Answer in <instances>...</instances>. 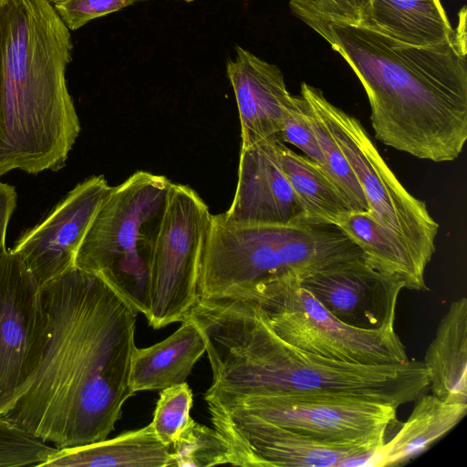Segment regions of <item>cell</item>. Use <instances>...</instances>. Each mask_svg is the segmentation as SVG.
I'll return each instance as SVG.
<instances>
[{"label": "cell", "instance_id": "18", "mask_svg": "<svg viewBox=\"0 0 467 467\" xmlns=\"http://www.w3.org/2000/svg\"><path fill=\"white\" fill-rule=\"evenodd\" d=\"M431 393L467 403V299L453 301L440 320L424 357Z\"/></svg>", "mask_w": 467, "mask_h": 467}, {"label": "cell", "instance_id": "10", "mask_svg": "<svg viewBox=\"0 0 467 467\" xmlns=\"http://www.w3.org/2000/svg\"><path fill=\"white\" fill-rule=\"evenodd\" d=\"M206 403L333 442L385 440L388 431L398 423V408L348 396L253 395Z\"/></svg>", "mask_w": 467, "mask_h": 467}, {"label": "cell", "instance_id": "25", "mask_svg": "<svg viewBox=\"0 0 467 467\" xmlns=\"http://www.w3.org/2000/svg\"><path fill=\"white\" fill-rule=\"evenodd\" d=\"M306 104L325 159V167L322 170L347 199L352 212L369 213L364 192L343 152L320 117L306 101Z\"/></svg>", "mask_w": 467, "mask_h": 467}, {"label": "cell", "instance_id": "16", "mask_svg": "<svg viewBox=\"0 0 467 467\" xmlns=\"http://www.w3.org/2000/svg\"><path fill=\"white\" fill-rule=\"evenodd\" d=\"M226 71L239 112L241 150L279 136L295 99L286 88L281 70L236 47V56L228 60Z\"/></svg>", "mask_w": 467, "mask_h": 467}, {"label": "cell", "instance_id": "1", "mask_svg": "<svg viewBox=\"0 0 467 467\" xmlns=\"http://www.w3.org/2000/svg\"><path fill=\"white\" fill-rule=\"evenodd\" d=\"M46 343L2 415L58 449L103 441L130 385L138 311L99 276L73 266L41 286Z\"/></svg>", "mask_w": 467, "mask_h": 467}, {"label": "cell", "instance_id": "5", "mask_svg": "<svg viewBox=\"0 0 467 467\" xmlns=\"http://www.w3.org/2000/svg\"><path fill=\"white\" fill-rule=\"evenodd\" d=\"M362 255L358 246L334 224L236 226L225 223L221 214L212 215L197 295L223 297L285 274L302 278Z\"/></svg>", "mask_w": 467, "mask_h": 467}, {"label": "cell", "instance_id": "23", "mask_svg": "<svg viewBox=\"0 0 467 467\" xmlns=\"http://www.w3.org/2000/svg\"><path fill=\"white\" fill-rule=\"evenodd\" d=\"M283 171L305 213L306 223L337 225L352 210L335 183L322 168L280 140Z\"/></svg>", "mask_w": 467, "mask_h": 467}, {"label": "cell", "instance_id": "4", "mask_svg": "<svg viewBox=\"0 0 467 467\" xmlns=\"http://www.w3.org/2000/svg\"><path fill=\"white\" fill-rule=\"evenodd\" d=\"M72 51L50 0H0V176L66 165L81 130L66 80Z\"/></svg>", "mask_w": 467, "mask_h": 467}, {"label": "cell", "instance_id": "31", "mask_svg": "<svg viewBox=\"0 0 467 467\" xmlns=\"http://www.w3.org/2000/svg\"><path fill=\"white\" fill-rule=\"evenodd\" d=\"M16 188L0 182V257L7 251L5 234L9 220L16 206Z\"/></svg>", "mask_w": 467, "mask_h": 467}, {"label": "cell", "instance_id": "24", "mask_svg": "<svg viewBox=\"0 0 467 467\" xmlns=\"http://www.w3.org/2000/svg\"><path fill=\"white\" fill-rule=\"evenodd\" d=\"M171 467H208L231 463L228 444L214 428L192 418L169 446Z\"/></svg>", "mask_w": 467, "mask_h": 467}, {"label": "cell", "instance_id": "19", "mask_svg": "<svg viewBox=\"0 0 467 467\" xmlns=\"http://www.w3.org/2000/svg\"><path fill=\"white\" fill-rule=\"evenodd\" d=\"M169 446L155 435L150 424L113 439L57 449L41 467H171Z\"/></svg>", "mask_w": 467, "mask_h": 467}, {"label": "cell", "instance_id": "12", "mask_svg": "<svg viewBox=\"0 0 467 467\" xmlns=\"http://www.w3.org/2000/svg\"><path fill=\"white\" fill-rule=\"evenodd\" d=\"M41 286L20 256L0 257V416L34 374L46 343Z\"/></svg>", "mask_w": 467, "mask_h": 467}, {"label": "cell", "instance_id": "32", "mask_svg": "<svg viewBox=\"0 0 467 467\" xmlns=\"http://www.w3.org/2000/svg\"><path fill=\"white\" fill-rule=\"evenodd\" d=\"M453 41L459 52L466 57V8L463 7L459 13L458 26L453 31Z\"/></svg>", "mask_w": 467, "mask_h": 467}, {"label": "cell", "instance_id": "9", "mask_svg": "<svg viewBox=\"0 0 467 467\" xmlns=\"http://www.w3.org/2000/svg\"><path fill=\"white\" fill-rule=\"evenodd\" d=\"M212 215L193 189L172 182L150 267L146 318L153 328L182 322L194 306Z\"/></svg>", "mask_w": 467, "mask_h": 467}, {"label": "cell", "instance_id": "7", "mask_svg": "<svg viewBox=\"0 0 467 467\" xmlns=\"http://www.w3.org/2000/svg\"><path fill=\"white\" fill-rule=\"evenodd\" d=\"M223 297L255 305L272 330L289 345L327 358L382 366L407 362L394 328L359 329L330 314L293 274H285Z\"/></svg>", "mask_w": 467, "mask_h": 467}, {"label": "cell", "instance_id": "26", "mask_svg": "<svg viewBox=\"0 0 467 467\" xmlns=\"http://www.w3.org/2000/svg\"><path fill=\"white\" fill-rule=\"evenodd\" d=\"M193 395L184 382L161 389L150 424L157 438L170 446L191 420Z\"/></svg>", "mask_w": 467, "mask_h": 467}, {"label": "cell", "instance_id": "14", "mask_svg": "<svg viewBox=\"0 0 467 467\" xmlns=\"http://www.w3.org/2000/svg\"><path fill=\"white\" fill-rule=\"evenodd\" d=\"M110 189L103 175L84 180L16 242L11 251L20 256L40 286L74 266L80 244Z\"/></svg>", "mask_w": 467, "mask_h": 467}, {"label": "cell", "instance_id": "22", "mask_svg": "<svg viewBox=\"0 0 467 467\" xmlns=\"http://www.w3.org/2000/svg\"><path fill=\"white\" fill-rule=\"evenodd\" d=\"M337 226L358 246L364 259L375 269L400 278L405 288L427 291L422 269L407 247L369 213L352 212Z\"/></svg>", "mask_w": 467, "mask_h": 467}, {"label": "cell", "instance_id": "3", "mask_svg": "<svg viewBox=\"0 0 467 467\" xmlns=\"http://www.w3.org/2000/svg\"><path fill=\"white\" fill-rule=\"evenodd\" d=\"M185 317L198 326L213 372L204 400L271 394L357 397L399 406L430 387L423 361L371 366L327 358L280 338L251 301L200 298Z\"/></svg>", "mask_w": 467, "mask_h": 467}, {"label": "cell", "instance_id": "11", "mask_svg": "<svg viewBox=\"0 0 467 467\" xmlns=\"http://www.w3.org/2000/svg\"><path fill=\"white\" fill-rule=\"evenodd\" d=\"M207 406L213 428L230 448L233 466L365 467L386 442L322 441L254 415Z\"/></svg>", "mask_w": 467, "mask_h": 467}, {"label": "cell", "instance_id": "27", "mask_svg": "<svg viewBox=\"0 0 467 467\" xmlns=\"http://www.w3.org/2000/svg\"><path fill=\"white\" fill-rule=\"evenodd\" d=\"M57 449L0 416V467L40 466Z\"/></svg>", "mask_w": 467, "mask_h": 467}, {"label": "cell", "instance_id": "30", "mask_svg": "<svg viewBox=\"0 0 467 467\" xmlns=\"http://www.w3.org/2000/svg\"><path fill=\"white\" fill-rule=\"evenodd\" d=\"M324 12L352 23H364L370 12L371 0H313Z\"/></svg>", "mask_w": 467, "mask_h": 467}, {"label": "cell", "instance_id": "28", "mask_svg": "<svg viewBox=\"0 0 467 467\" xmlns=\"http://www.w3.org/2000/svg\"><path fill=\"white\" fill-rule=\"evenodd\" d=\"M279 138L283 142L297 147L322 169L325 167L323 152L315 134L306 101L301 96H295L293 103L288 108Z\"/></svg>", "mask_w": 467, "mask_h": 467}, {"label": "cell", "instance_id": "20", "mask_svg": "<svg viewBox=\"0 0 467 467\" xmlns=\"http://www.w3.org/2000/svg\"><path fill=\"white\" fill-rule=\"evenodd\" d=\"M399 431L380 449L378 467L403 465L424 453L465 416L467 403L443 401L422 394Z\"/></svg>", "mask_w": 467, "mask_h": 467}, {"label": "cell", "instance_id": "17", "mask_svg": "<svg viewBox=\"0 0 467 467\" xmlns=\"http://www.w3.org/2000/svg\"><path fill=\"white\" fill-rule=\"evenodd\" d=\"M206 352L196 323L184 317L182 326L164 340L149 348H136L130 385L133 393L163 389L186 382L195 363Z\"/></svg>", "mask_w": 467, "mask_h": 467}, {"label": "cell", "instance_id": "8", "mask_svg": "<svg viewBox=\"0 0 467 467\" xmlns=\"http://www.w3.org/2000/svg\"><path fill=\"white\" fill-rule=\"evenodd\" d=\"M301 97L320 117L343 152L367 199L369 213L393 233L426 269L435 252L439 224L426 203L412 196L382 159L360 121L305 82Z\"/></svg>", "mask_w": 467, "mask_h": 467}, {"label": "cell", "instance_id": "21", "mask_svg": "<svg viewBox=\"0 0 467 467\" xmlns=\"http://www.w3.org/2000/svg\"><path fill=\"white\" fill-rule=\"evenodd\" d=\"M364 23L413 47L436 46L453 36L440 0H371L369 16Z\"/></svg>", "mask_w": 467, "mask_h": 467}, {"label": "cell", "instance_id": "13", "mask_svg": "<svg viewBox=\"0 0 467 467\" xmlns=\"http://www.w3.org/2000/svg\"><path fill=\"white\" fill-rule=\"evenodd\" d=\"M299 282L336 318L366 330L394 328L398 297L405 285L372 267L362 256L311 273Z\"/></svg>", "mask_w": 467, "mask_h": 467}, {"label": "cell", "instance_id": "29", "mask_svg": "<svg viewBox=\"0 0 467 467\" xmlns=\"http://www.w3.org/2000/svg\"><path fill=\"white\" fill-rule=\"evenodd\" d=\"M69 30H77L89 21L119 11L136 0H50Z\"/></svg>", "mask_w": 467, "mask_h": 467}, {"label": "cell", "instance_id": "2", "mask_svg": "<svg viewBox=\"0 0 467 467\" xmlns=\"http://www.w3.org/2000/svg\"><path fill=\"white\" fill-rule=\"evenodd\" d=\"M290 6L359 78L377 140L434 162L460 156L467 140V61L453 36L413 47L326 13L313 0H291Z\"/></svg>", "mask_w": 467, "mask_h": 467}, {"label": "cell", "instance_id": "15", "mask_svg": "<svg viewBox=\"0 0 467 467\" xmlns=\"http://www.w3.org/2000/svg\"><path fill=\"white\" fill-rule=\"evenodd\" d=\"M279 136L241 150L238 181L223 221L236 226L306 223L305 213L282 167Z\"/></svg>", "mask_w": 467, "mask_h": 467}, {"label": "cell", "instance_id": "6", "mask_svg": "<svg viewBox=\"0 0 467 467\" xmlns=\"http://www.w3.org/2000/svg\"><path fill=\"white\" fill-rule=\"evenodd\" d=\"M171 184L138 171L111 187L75 258L74 266L99 276L145 317L151 255Z\"/></svg>", "mask_w": 467, "mask_h": 467}]
</instances>
